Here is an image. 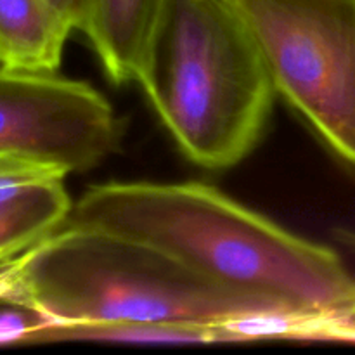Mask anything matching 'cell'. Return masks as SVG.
<instances>
[{
    "mask_svg": "<svg viewBox=\"0 0 355 355\" xmlns=\"http://www.w3.org/2000/svg\"><path fill=\"white\" fill-rule=\"evenodd\" d=\"M64 225L132 239L205 279L270 304L355 312V277L338 252L293 234L203 182H104Z\"/></svg>",
    "mask_w": 355,
    "mask_h": 355,
    "instance_id": "cell-1",
    "label": "cell"
},
{
    "mask_svg": "<svg viewBox=\"0 0 355 355\" xmlns=\"http://www.w3.org/2000/svg\"><path fill=\"white\" fill-rule=\"evenodd\" d=\"M137 83L180 153L208 170L257 148L277 94L227 0H165Z\"/></svg>",
    "mask_w": 355,
    "mask_h": 355,
    "instance_id": "cell-2",
    "label": "cell"
},
{
    "mask_svg": "<svg viewBox=\"0 0 355 355\" xmlns=\"http://www.w3.org/2000/svg\"><path fill=\"white\" fill-rule=\"evenodd\" d=\"M10 304L51 321L44 342L58 329L120 322L215 324L283 307L218 286L137 241L75 225H62L23 253Z\"/></svg>",
    "mask_w": 355,
    "mask_h": 355,
    "instance_id": "cell-3",
    "label": "cell"
},
{
    "mask_svg": "<svg viewBox=\"0 0 355 355\" xmlns=\"http://www.w3.org/2000/svg\"><path fill=\"white\" fill-rule=\"evenodd\" d=\"M255 37L277 96L355 168V0H227Z\"/></svg>",
    "mask_w": 355,
    "mask_h": 355,
    "instance_id": "cell-4",
    "label": "cell"
},
{
    "mask_svg": "<svg viewBox=\"0 0 355 355\" xmlns=\"http://www.w3.org/2000/svg\"><path fill=\"white\" fill-rule=\"evenodd\" d=\"M121 135L113 106L90 83L0 68V156L69 175L113 155Z\"/></svg>",
    "mask_w": 355,
    "mask_h": 355,
    "instance_id": "cell-5",
    "label": "cell"
},
{
    "mask_svg": "<svg viewBox=\"0 0 355 355\" xmlns=\"http://www.w3.org/2000/svg\"><path fill=\"white\" fill-rule=\"evenodd\" d=\"M165 0H94L83 35L116 85L137 82Z\"/></svg>",
    "mask_w": 355,
    "mask_h": 355,
    "instance_id": "cell-6",
    "label": "cell"
},
{
    "mask_svg": "<svg viewBox=\"0 0 355 355\" xmlns=\"http://www.w3.org/2000/svg\"><path fill=\"white\" fill-rule=\"evenodd\" d=\"M71 33L49 0H0V68L58 73Z\"/></svg>",
    "mask_w": 355,
    "mask_h": 355,
    "instance_id": "cell-7",
    "label": "cell"
},
{
    "mask_svg": "<svg viewBox=\"0 0 355 355\" xmlns=\"http://www.w3.org/2000/svg\"><path fill=\"white\" fill-rule=\"evenodd\" d=\"M64 179L0 191V260L10 259L54 234L71 211Z\"/></svg>",
    "mask_w": 355,
    "mask_h": 355,
    "instance_id": "cell-8",
    "label": "cell"
},
{
    "mask_svg": "<svg viewBox=\"0 0 355 355\" xmlns=\"http://www.w3.org/2000/svg\"><path fill=\"white\" fill-rule=\"evenodd\" d=\"M121 342V343H220L217 322H120L58 329L47 342Z\"/></svg>",
    "mask_w": 355,
    "mask_h": 355,
    "instance_id": "cell-9",
    "label": "cell"
},
{
    "mask_svg": "<svg viewBox=\"0 0 355 355\" xmlns=\"http://www.w3.org/2000/svg\"><path fill=\"white\" fill-rule=\"evenodd\" d=\"M49 179H66V175L59 170L30 162V159L0 156V191Z\"/></svg>",
    "mask_w": 355,
    "mask_h": 355,
    "instance_id": "cell-10",
    "label": "cell"
},
{
    "mask_svg": "<svg viewBox=\"0 0 355 355\" xmlns=\"http://www.w3.org/2000/svg\"><path fill=\"white\" fill-rule=\"evenodd\" d=\"M61 12L73 31H85L92 14L94 0H49Z\"/></svg>",
    "mask_w": 355,
    "mask_h": 355,
    "instance_id": "cell-11",
    "label": "cell"
},
{
    "mask_svg": "<svg viewBox=\"0 0 355 355\" xmlns=\"http://www.w3.org/2000/svg\"><path fill=\"white\" fill-rule=\"evenodd\" d=\"M21 266H23V253L0 260V305L10 304L12 300L19 284Z\"/></svg>",
    "mask_w": 355,
    "mask_h": 355,
    "instance_id": "cell-12",
    "label": "cell"
},
{
    "mask_svg": "<svg viewBox=\"0 0 355 355\" xmlns=\"http://www.w3.org/2000/svg\"><path fill=\"white\" fill-rule=\"evenodd\" d=\"M333 238L338 245H342L343 248L349 250L350 253L355 255V229L350 227H338L333 231ZM350 340L355 342V312L350 318Z\"/></svg>",
    "mask_w": 355,
    "mask_h": 355,
    "instance_id": "cell-13",
    "label": "cell"
}]
</instances>
